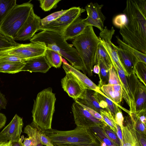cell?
Here are the masks:
<instances>
[{"mask_svg": "<svg viewBox=\"0 0 146 146\" xmlns=\"http://www.w3.org/2000/svg\"><path fill=\"white\" fill-rule=\"evenodd\" d=\"M80 105L87 110L95 118L105 123L102 115L99 113L95 111L93 109L88 108L81 104Z\"/></svg>", "mask_w": 146, "mask_h": 146, "instance_id": "obj_41", "label": "cell"}, {"mask_svg": "<svg viewBox=\"0 0 146 146\" xmlns=\"http://www.w3.org/2000/svg\"><path fill=\"white\" fill-rule=\"evenodd\" d=\"M40 7L45 11H50L53 9L56 8L57 4L60 0H40Z\"/></svg>", "mask_w": 146, "mask_h": 146, "instance_id": "obj_33", "label": "cell"}, {"mask_svg": "<svg viewBox=\"0 0 146 146\" xmlns=\"http://www.w3.org/2000/svg\"><path fill=\"white\" fill-rule=\"evenodd\" d=\"M100 114L102 115L105 123H106L115 132L117 124L111 113L106 110H102L100 111Z\"/></svg>", "mask_w": 146, "mask_h": 146, "instance_id": "obj_31", "label": "cell"}, {"mask_svg": "<svg viewBox=\"0 0 146 146\" xmlns=\"http://www.w3.org/2000/svg\"><path fill=\"white\" fill-rule=\"evenodd\" d=\"M68 10H62L55 12L41 19L40 26H43L49 24L59 17L66 12Z\"/></svg>", "mask_w": 146, "mask_h": 146, "instance_id": "obj_32", "label": "cell"}, {"mask_svg": "<svg viewBox=\"0 0 146 146\" xmlns=\"http://www.w3.org/2000/svg\"><path fill=\"white\" fill-rule=\"evenodd\" d=\"M63 68L65 71L70 72L83 86L84 89H90L108 98L100 90L98 86L87 76L78 70L67 63H63Z\"/></svg>", "mask_w": 146, "mask_h": 146, "instance_id": "obj_16", "label": "cell"}, {"mask_svg": "<svg viewBox=\"0 0 146 146\" xmlns=\"http://www.w3.org/2000/svg\"><path fill=\"white\" fill-rule=\"evenodd\" d=\"M96 92L88 89H84L75 102L79 104L91 108L100 113L103 110L101 108L96 96Z\"/></svg>", "mask_w": 146, "mask_h": 146, "instance_id": "obj_18", "label": "cell"}, {"mask_svg": "<svg viewBox=\"0 0 146 146\" xmlns=\"http://www.w3.org/2000/svg\"><path fill=\"white\" fill-rule=\"evenodd\" d=\"M103 97L107 103V111L110 112L114 118L116 113L120 108L108 98L104 96Z\"/></svg>", "mask_w": 146, "mask_h": 146, "instance_id": "obj_37", "label": "cell"}, {"mask_svg": "<svg viewBox=\"0 0 146 146\" xmlns=\"http://www.w3.org/2000/svg\"><path fill=\"white\" fill-rule=\"evenodd\" d=\"M30 1L16 5L4 20L0 27V32L14 40L17 32L25 22L33 5Z\"/></svg>", "mask_w": 146, "mask_h": 146, "instance_id": "obj_5", "label": "cell"}, {"mask_svg": "<svg viewBox=\"0 0 146 146\" xmlns=\"http://www.w3.org/2000/svg\"><path fill=\"white\" fill-rule=\"evenodd\" d=\"M123 13L125 25L120 28L122 41L146 54V0H127Z\"/></svg>", "mask_w": 146, "mask_h": 146, "instance_id": "obj_1", "label": "cell"}, {"mask_svg": "<svg viewBox=\"0 0 146 146\" xmlns=\"http://www.w3.org/2000/svg\"><path fill=\"white\" fill-rule=\"evenodd\" d=\"M56 100L52 88H48L38 93L34 100L32 111L33 123L42 130L52 129Z\"/></svg>", "mask_w": 146, "mask_h": 146, "instance_id": "obj_4", "label": "cell"}, {"mask_svg": "<svg viewBox=\"0 0 146 146\" xmlns=\"http://www.w3.org/2000/svg\"><path fill=\"white\" fill-rule=\"evenodd\" d=\"M115 32V30L113 27L110 29L105 27L100 33V41L109 55L113 65L119 64L122 66L117 54V46L111 42Z\"/></svg>", "mask_w": 146, "mask_h": 146, "instance_id": "obj_10", "label": "cell"}, {"mask_svg": "<svg viewBox=\"0 0 146 146\" xmlns=\"http://www.w3.org/2000/svg\"><path fill=\"white\" fill-rule=\"evenodd\" d=\"M37 127L39 139L42 144L46 146H54L50 139L46 135L44 130Z\"/></svg>", "mask_w": 146, "mask_h": 146, "instance_id": "obj_36", "label": "cell"}, {"mask_svg": "<svg viewBox=\"0 0 146 146\" xmlns=\"http://www.w3.org/2000/svg\"><path fill=\"white\" fill-rule=\"evenodd\" d=\"M8 141V139L5 136L0 134V142Z\"/></svg>", "mask_w": 146, "mask_h": 146, "instance_id": "obj_49", "label": "cell"}, {"mask_svg": "<svg viewBox=\"0 0 146 146\" xmlns=\"http://www.w3.org/2000/svg\"><path fill=\"white\" fill-rule=\"evenodd\" d=\"M21 62H26L23 59L14 56H0V62L11 63Z\"/></svg>", "mask_w": 146, "mask_h": 146, "instance_id": "obj_39", "label": "cell"}, {"mask_svg": "<svg viewBox=\"0 0 146 146\" xmlns=\"http://www.w3.org/2000/svg\"><path fill=\"white\" fill-rule=\"evenodd\" d=\"M107 84H118L121 86V82L118 74L113 66L109 70V80Z\"/></svg>", "mask_w": 146, "mask_h": 146, "instance_id": "obj_35", "label": "cell"}, {"mask_svg": "<svg viewBox=\"0 0 146 146\" xmlns=\"http://www.w3.org/2000/svg\"><path fill=\"white\" fill-rule=\"evenodd\" d=\"M121 110V108H119L115 113L114 119L116 124L121 127H122L123 121V117Z\"/></svg>", "mask_w": 146, "mask_h": 146, "instance_id": "obj_40", "label": "cell"}, {"mask_svg": "<svg viewBox=\"0 0 146 146\" xmlns=\"http://www.w3.org/2000/svg\"><path fill=\"white\" fill-rule=\"evenodd\" d=\"M103 141L104 143L106 145L108 146H110L111 145V143L110 141L108 139L106 138H104Z\"/></svg>", "mask_w": 146, "mask_h": 146, "instance_id": "obj_50", "label": "cell"}, {"mask_svg": "<svg viewBox=\"0 0 146 146\" xmlns=\"http://www.w3.org/2000/svg\"><path fill=\"white\" fill-rule=\"evenodd\" d=\"M7 104V100L5 96L0 91V110L5 109Z\"/></svg>", "mask_w": 146, "mask_h": 146, "instance_id": "obj_42", "label": "cell"}, {"mask_svg": "<svg viewBox=\"0 0 146 146\" xmlns=\"http://www.w3.org/2000/svg\"><path fill=\"white\" fill-rule=\"evenodd\" d=\"M136 112L146 110V86L141 83L140 92L135 100Z\"/></svg>", "mask_w": 146, "mask_h": 146, "instance_id": "obj_28", "label": "cell"}, {"mask_svg": "<svg viewBox=\"0 0 146 146\" xmlns=\"http://www.w3.org/2000/svg\"><path fill=\"white\" fill-rule=\"evenodd\" d=\"M23 125V119L15 115L10 122L1 131L0 134L7 138L12 142L17 141L21 138Z\"/></svg>", "mask_w": 146, "mask_h": 146, "instance_id": "obj_13", "label": "cell"}, {"mask_svg": "<svg viewBox=\"0 0 146 146\" xmlns=\"http://www.w3.org/2000/svg\"><path fill=\"white\" fill-rule=\"evenodd\" d=\"M7 121V118L3 114L0 113V129L5 125Z\"/></svg>", "mask_w": 146, "mask_h": 146, "instance_id": "obj_43", "label": "cell"}, {"mask_svg": "<svg viewBox=\"0 0 146 146\" xmlns=\"http://www.w3.org/2000/svg\"><path fill=\"white\" fill-rule=\"evenodd\" d=\"M103 4L92 2L88 4L86 6L87 17L85 19L87 21H94L104 23L106 17L102 12Z\"/></svg>", "mask_w": 146, "mask_h": 146, "instance_id": "obj_21", "label": "cell"}, {"mask_svg": "<svg viewBox=\"0 0 146 146\" xmlns=\"http://www.w3.org/2000/svg\"><path fill=\"white\" fill-rule=\"evenodd\" d=\"M117 48L119 58L126 76L134 73L135 66L138 62L136 57L129 51L119 46H117Z\"/></svg>", "mask_w": 146, "mask_h": 146, "instance_id": "obj_15", "label": "cell"}, {"mask_svg": "<svg viewBox=\"0 0 146 146\" xmlns=\"http://www.w3.org/2000/svg\"><path fill=\"white\" fill-rule=\"evenodd\" d=\"M54 146H58L57 145H54Z\"/></svg>", "mask_w": 146, "mask_h": 146, "instance_id": "obj_55", "label": "cell"}, {"mask_svg": "<svg viewBox=\"0 0 146 146\" xmlns=\"http://www.w3.org/2000/svg\"><path fill=\"white\" fill-rule=\"evenodd\" d=\"M123 146H133L130 143H127L124 144Z\"/></svg>", "mask_w": 146, "mask_h": 146, "instance_id": "obj_52", "label": "cell"}, {"mask_svg": "<svg viewBox=\"0 0 146 146\" xmlns=\"http://www.w3.org/2000/svg\"><path fill=\"white\" fill-rule=\"evenodd\" d=\"M100 60L102 61L109 70L113 66L109 55L100 41L98 44L95 54L94 61V65H98Z\"/></svg>", "mask_w": 146, "mask_h": 146, "instance_id": "obj_22", "label": "cell"}, {"mask_svg": "<svg viewBox=\"0 0 146 146\" xmlns=\"http://www.w3.org/2000/svg\"><path fill=\"white\" fill-rule=\"evenodd\" d=\"M24 139V136L22 135L19 140L12 142L11 146H23V141Z\"/></svg>", "mask_w": 146, "mask_h": 146, "instance_id": "obj_44", "label": "cell"}, {"mask_svg": "<svg viewBox=\"0 0 146 146\" xmlns=\"http://www.w3.org/2000/svg\"><path fill=\"white\" fill-rule=\"evenodd\" d=\"M46 49L42 42H31L20 44L10 47L0 49V56H14L24 59L26 62L41 56L44 55Z\"/></svg>", "mask_w": 146, "mask_h": 146, "instance_id": "obj_6", "label": "cell"}, {"mask_svg": "<svg viewBox=\"0 0 146 146\" xmlns=\"http://www.w3.org/2000/svg\"><path fill=\"white\" fill-rule=\"evenodd\" d=\"M31 42L43 43L46 48L54 51L66 58L72 66L84 72V65L76 49L69 44L62 34L51 31L42 30L35 34Z\"/></svg>", "mask_w": 146, "mask_h": 146, "instance_id": "obj_2", "label": "cell"}, {"mask_svg": "<svg viewBox=\"0 0 146 146\" xmlns=\"http://www.w3.org/2000/svg\"><path fill=\"white\" fill-rule=\"evenodd\" d=\"M134 73L139 80L146 86V64L138 62L135 66Z\"/></svg>", "mask_w": 146, "mask_h": 146, "instance_id": "obj_29", "label": "cell"}, {"mask_svg": "<svg viewBox=\"0 0 146 146\" xmlns=\"http://www.w3.org/2000/svg\"><path fill=\"white\" fill-rule=\"evenodd\" d=\"M116 126L117 136L122 143V136L121 129L119 126H118L117 124H116Z\"/></svg>", "mask_w": 146, "mask_h": 146, "instance_id": "obj_45", "label": "cell"}, {"mask_svg": "<svg viewBox=\"0 0 146 146\" xmlns=\"http://www.w3.org/2000/svg\"><path fill=\"white\" fill-rule=\"evenodd\" d=\"M36 127L33 123L31 125H28L26 126L24 132L29 137L24 138L23 146H36L37 143L36 137Z\"/></svg>", "mask_w": 146, "mask_h": 146, "instance_id": "obj_23", "label": "cell"}, {"mask_svg": "<svg viewBox=\"0 0 146 146\" xmlns=\"http://www.w3.org/2000/svg\"><path fill=\"white\" fill-rule=\"evenodd\" d=\"M44 55L31 59L26 62L21 71L46 73L52 67Z\"/></svg>", "mask_w": 146, "mask_h": 146, "instance_id": "obj_17", "label": "cell"}, {"mask_svg": "<svg viewBox=\"0 0 146 146\" xmlns=\"http://www.w3.org/2000/svg\"><path fill=\"white\" fill-rule=\"evenodd\" d=\"M116 70L121 82L122 89V98L125 101L129 108L131 113H135V105L131 90L128 83L126 76L120 64L113 66Z\"/></svg>", "mask_w": 146, "mask_h": 146, "instance_id": "obj_11", "label": "cell"}, {"mask_svg": "<svg viewBox=\"0 0 146 146\" xmlns=\"http://www.w3.org/2000/svg\"><path fill=\"white\" fill-rule=\"evenodd\" d=\"M25 62H0V72L14 74L21 72Z\"/></svg>", "mask_w": 146, "mask_h": 146, "instance_id": "obj_24", "label": "cell"}, {"mask_svg": "<svg viewBox=\"0 0 146 146\" xmlns=\"http://www.w3.org/2000/svg\"><path fill=\"white\" fill-rule=\"evenodd\" d=\"M85 10L80 7H73L56 20L47 25L40 26L39 30L56 32L63 35L66 28Z\"/></svg>", "mask_w": 146, "mask_h": 146, "instance_id": "obj_8", "label": "cell"}, {"mask_svg": "<svg viewBox=\"0 0 146 146\" xmlns=\"http://www.w3.org/2000/svg\"><path fill=\"white\" fill-rule=\"evenodd\" d=\"M12 142L10 141L0 142V146H11Z\"/></svg>", "mask_w": 146, "mask_h": 146, "instance_id": "obj_46", "label": "cell"}, {"mask_svg": "<svg viewBox=\"0 0 146 146\" xmlns=\"http://www.w3.org/2000/svg\"><path fill=\"white\" fill-rule=\"evenodd\" d=\"M40 18L31 10L27 18L16 34L14 40L25 41L30 40L39 30Z\"/></svg>", "mask_w": 146, "mask_h": 146, "instance_id": "obj_9", "label": "cell"}, {"mask_svg": "<svg viewBox=\"0 0 146 146\" xmlns=\"http://www.w3.org/2000/svg\"><path fill=\"white\" fill-rule=\"evenodd\" d=\"M84 127L77 126L74 129L61 131L52 129L44 131L53 144H79L87 142Z\"/></svg>", "mask_w": 146, "mask_h": 146, "instance_id": "obj_7", "label": "cell"}, {"mask_svg": "<svg viewBox=\"0 0 146 146\" xmlns=\"http://www.w3.org/2000/svg\"><path fill=\"white\" fill-rule=\"evenodd\" d=\"M141 142L143 146H146V142L144 140L142 139L141 140Z\"/></svg>", "mask_w": 146, "mask_h": 146, "instance_id": "obj_51", "label": "cell"}, {"mask_svg": "<svg viewBox=\"0 0 146 146\" xmlns=\"http://www.w3.org/2000/svg\"><path fill=\"white\" fill-rule=\"evenodd\" d=\"M19 44L13 39L0 32V49L13 46Z\"/></svg>", "mask_w": 146, "mask_h": 146, "instance_id": "obj_34", "label": "cell"}, {"mask_svg": "<svg viewBox=\"0 0 146 146\" xmlns=\"http://www.w3.org/2000/svg\"><path fill=\"white\" fill-rule=\"evenodd\" d=\"M127 18L125 14H120L116 16L113 19V22L115 27L121 28L126 24Z\"/></svg>", "mask_w": 146, "mask_h": 146, "instance_id": "obj_38", "label": "cell"}, {"mask_svg": "<svg viewBox=\"0 0 146 146\" xmlns=\"http://www.w3.org/2000/svg\"><path fill=\"white\" fill-rule=\"evenodd\" d=\"M93 71L95 73L98 74L100 71L99 66L97 65H94L93 67Z\"/></svg>", "mask_w": 146, "mask_h": 146, "instance_id": "obj_47", "label": "cell"}, {"mask_svg": "<svg viewBox=\"0 0 146 146\" xmlns=\"http://www.w3.org/2000/svg\"><path fill=\"white\" fill-rule=\"evenodd\" d=\"M117 41L119 46L126 49L133 54L136 57L138 62L146 64V54L137 50L124 42L118 36H116Z\"/></svg>", "mask_w": 146, "mask_h": 146, "instance_id": "obj_27", "label": "cell"}, {"mask_svg": "<svg viewBox=\"0 0 146 146\" xmlns=\"http://www.w3.org/2000/svg\"><path fill=\"white\" fill-rule=\"evenodd\" d=\"M88 26L85 19L78 17L64 32L63 35L65 40L74 39L82 34Z\"/></svg>", "mask_w": 146, "mask_h": 146, "instance_id": "obj_20", "label": "cell"}, {"mask_svg": "<svg viewBox=\"0 0 146 146\" xmlns=\"http://www.w3.org/2000/svg\"><path fill=\"white\" fill-rule=\"evenodd\" d=\"M16 0H0V27L8 15L17 5Z\"/></svg>", "mask_w": 146, "mask_h": 146, "instance_id": "obj_25", "label": "cell"}, {"mask_svg": "<svg viewBox=\"0 0 146 146\" xmlns=\"http://www.w3.org/2000/svg\"><path fill=\"white\" fill-rule=\"evenodd\" d=\"M100 68L98 76L100 79L99 84L98 86L100 88L102 86L108 84L109 74V70L104 65L103 62L100 60L98 65Z\"/></svg>", "mask_w": 146, "mask_h": 146, "instance_id": "obj_30", "label": "cell"}, {"mask_svg": "<svg viewBox=\"0 0 146 146\" xmlns=\"http://www.w3.org/2000/svg\"><path fill=\"white\" fill-rule=\"evenodd\" d=\"M44 56L52 66L56 68L60 67L62 64V58L59 54L52 50L46 48Z\"/></svg>", "mask_w": 146, "mask_h": 146, "instance_id": "obj_26", "label": "cell"}, {"mask_svg": "<svg viewBox=\"0 0 146 146\" xmlns=\"http://www.w3.org/2000/svg\"><path fill=\"white\" fill-rule=\"evenodd\" d=\"M75 123L77 126L84 127L90 122H98V120L94 117L81 105L75 102L72 106Z\"/></svg>", "mask_w": 146, "mask_h": 146, "instance_id": "obj_14", "label": "cell"}, {"mask_svg": "<svg viewBox=\"0 0 146 146\" xmlns=\"http://www.w3.org/2000/svg\"><path fill=\"white\" fill-rule=\"evenodd\" d=\"M100 89L109 99L120 108L129 114L130 113L129 111L122 107L120 105L122 98V89L121 85L107 84L102 86Z\"/></svg>", "mask_w": 146, "mask_h": 146, "instance_id": "obj_19", "label": "cell"}, {"mask_svg": "<svg viewBox=\"0 0 146 146\" xmlns=\"http://www.w3.org/2000/svg\"><path fill=\"white\" fill-rule=\"evenodd\" d=\"M36 146H43L40 141H39L37 142V144Z\"/></svg>", "mask_w": 146, "mask_h": 146, "instance_id": "obj_53", "label": "cell"}, {"mask_svg": "<svg viewBox=\"0 0 146 146\" xmlns=\"http://www.w3.org/2000/svg\"><path fill=\"white\" fill-rule=\"evenodd\" d=\"M102 146H106V145L105 143H103L102 144Z\"/></svg>", "mask_w": 146, "mask_h": 146, "instance_id": "obj_54", "label": "cell"}, {"mask_svg": "<svg viewBox=\"0 0 146 146\" xmlns=\"http://www.w3.org/2000/svg\"><path fill=\"white\" fill-rule=\"evenodd\" d=\"M100 38L95 33L92 26H87L80 35L73 39L72 44L76 49L84 65V74L93 75L94 58Z\"/></svg>", "mask_w": 146, "mask_h": 146, "instance_id": "obj_3", "label": "cell"}, {"mask_svg": "<svg viewBox=\"0 0 146 146\" xmlns=\"http://www.w3.org/2000/svg\"><path fill=\"white\" fill-rule=\"evenodd\" d=\"M107 133L109 137L111 139L115 140L116 139L115 135L113 133L110 131H107Z\"/></svg>", "mask_w": 146, "mask_h": 146, "instance_id": "obj_48", "label": "cell"}, {"mask_svg": "<svg viewBox=\"0 0 146 146\" xmlns=\"http://www.w3.org/2000/svg\"><path fill=\"white\" fill-rule=\"evenodd\" d=\"M65 71L66 75L61 81L62 87L70 97L75 100L80 96L84 88L70 72Z\"/></svg>", "mask_w": 146, "mask_h": 146, "instance_id": "obj_12", "label": "cell"}]
</instances>
